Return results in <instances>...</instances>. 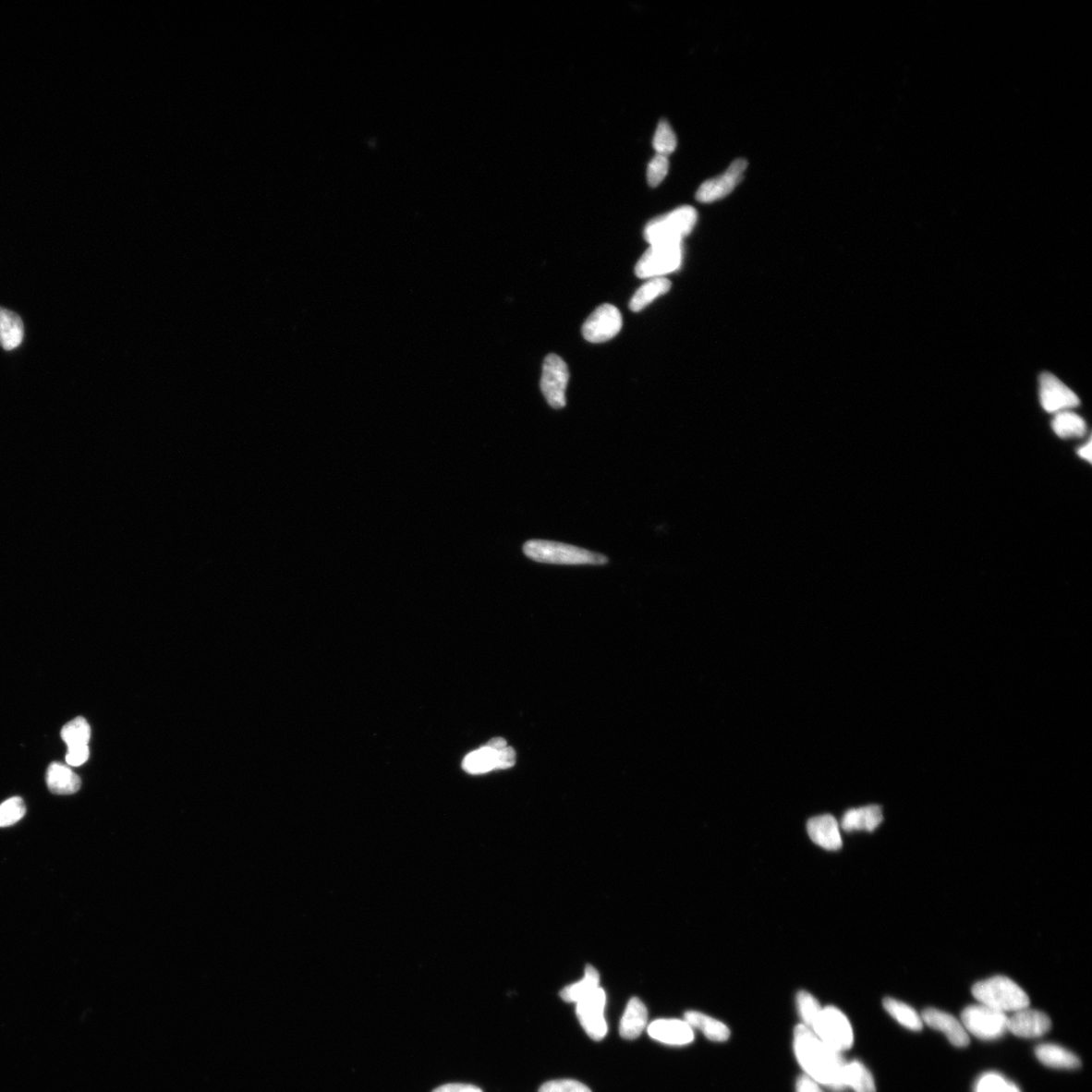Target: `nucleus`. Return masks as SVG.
<instances>
[{"instance_id": "37", "label": "nucleus", "mask_w": 1092, "mask_h": 1092, "mask_svg": "<svg viewBox=\"0 0 1092 1092\" xmlns=\"http://www.w3.org/2000/svg\"><path fill=\"white\" fill-rule=\"evenodd\" d=\"M796 1092H823L815 1079L808 1075H802L796 1083Z\"/></svg>"}, {"instance_id": "23", "label": "nucleus", "mask_w": 1092, "mask_h": 1092, "mask_svg": "<svg viewBox=\"0 0 1092 1092\" xmlns=\"http://www.w3.org/2000/svg\"><path fill=\"white\" fill-rule=\"evenodd\" d=\"M684 1021L711 1041L725 1042L730 1038L731 1031L723 1023L699 1012H687L685 1013Z\"/></svg>"}, {"instance_id": "20", "label": "nucleus", "mask_w": 1092, "mask_h": 1092, "mask_svg": "<svg viewBox=\"0 0 1092 1092\" xmlns=\"http://www.w3.org/2000/svg\"><path fill=\"white\" fill-rule=\"evenodd\" d=\"M46 783L52 794L57 795H70L77 794L81 787V780L78 774L61 763H52L46 774Z\"/></svg>"}, {"instance_id": "6", "label": "nucleus", "mask_w": 1092, "mask_h": 1092, "mask_svg": "<svg viewBox=\"0 0 1092 1092\" xmlns=\"http://www.w3.org/2000/svg\"><path fill=\"white\" fill-rule=\"evenodd\" d=\"M810 1029L824 1044L840 1053L849 1050L854 1044L850 1021L834 1006L822 1009Z\"/></svg>"}, {"instance_id": "35", "label": "nucleus", "mask_w": 1092, "mask_h": 1092, "mask_svg": "<svg viewBox=\"0 0 1092 1092\" xmlns=\"http://www.w3.org/2000/svg\"><path fill=\"white\" fill-rule=\"evenodd\" d=\"M539 1092H592L590 1088L573 1079L549 1081L541 1086Z\"/></svg>"}, {"instance_id": "14", "label": "nucleus", "mask_w": 1092, "mask_h": 1092, "mask_svg": "<svg viewBox=\"0 0 1092 1092\" xmlns=\"http://www.w3.org/2000/svg\"><path fill=\"white\" fill-rule=\"evenodd\" d=\"M1051 1026V1020L1046 1013L1029 1008L1013 1013L1012 1016H1009V1032L1020 1037H1040L1050 1031Z\"/></svg>"}, {"instance_id": "26", "label": "nucleus", "mask_w": 1092, "mask_h": 1092, "mask_svg": "<svg viewBox=\"0 0 1092 1092\" xmlns=\"http://www.w3.org/2000/svg\"><path fill=\"white\" fill-rule=\"evenodd\" d=\"M601 984V977L593 966H587L585 977L579 982L569 985L561 991V998L565 1002L576 1003L595 991Z\"/></svg>"}, {"instance_id": "5", "label": "nucleus", "mask_w": 1092, "mask_h": 1092, "mask_svg": "<svg viewBox=\"0 0 1092 1092\" xmlns=\"http://www.w3.org/2000/svg\"><path fill=\"white\" fill-rule=\"evenodd\" d=\"M1008 1022V1014L981 1003L968 1006L961 1014L966 1032L983 1041L997 1040L1009 1032Z\"/></svg>"}, {"instance_id": "30", "label": "nucleus", "mask_w": 1092, "mask_h": 1092, "mask_svg": "<svg viewBox=\"0 0 1092 1092\" xmlns=\"http://www.w3.org/2000/svg\"><path fill=\"white\" fill-rule=\"evenodd\" d=\"M974 1092H1022L1012 1081L998 1073L982 1074L974 1086Z\"/></svg>"}, {"instance_id": "8", "label": "nucleus", "mask_w": 1092, "mask_h": 1092, "mask_svg": "<svg viewBox=\"0 0 1092 1092\" xmlns=\"http://www.w3.org/2000/svg\"><path fill=\"white\" fill-rule=\"evenodd\" d=\"M567 382H569V369H567L566 363L555 355L546 357L543 362L540 388L546 402L553 409H562L565 406Z\"/></svg>"}, {"instance_id": "18", "label": "nucleus", "mask_w": 1092, "mask_h": 1092, "mask_svg": "<svg viewBox=\"0 0 1092 1092\" xmlns=\"http://www.w3.org/2000/svg\"><path fill=\"white\" fill-rule=\"evenodd\" d=\"M883 811L880 807L868 806L849 809L842 819V829L845 831H866L872 832L883 822Z\"/></svg>"}, {"instance_id": "12", "label": "nucleus", "mask_w": 1092, "mask_h": 1092, "mask_svg": "<svg viewBox=\"0 0 1092 1092\" xmlns=\"http://www.w3.org/2000/svg\"><path fill=\"white\" fill-rule=\"evenodd\" d=\"M516 754L512 747L496 749L488 745L468 754L463 768L469 774H484L494 769H508L516 765Z\"/></svg>"}, {"instance_id": "31", "label": "nucleus", "mask_w": 1092, "mask_h": 1092, "mask_svg": "<svg viewBox=\"0 0 1092 1092\" xmlns=\"http://www.w3.org/2000/svg\"><path fill=\"white\" fill-rule=\"evenodd\" d=\"M27 808L23 798L12 797L0 805V828L14 826L26 816Z\"/></svg>"}, {"instance_id": "15", "label": "nucleus", "mask_w": 1092, "mask_h": 1092, "mask_svg": "<svg viewBox=\"0 0 1092 1092\" xmlns=\"http://www.w3.org/2000/svg\"><path fill=\"white\" fill-rule=\"evenodd\" d=\"M922 1019L924 1024L930 1026L931 1029L945 1034L952 1045L958 1048L969 1045V1034L955 1016L943 1011L927 1009L922 1014Z\"/></svg>"}, {"instance_id": "19", "label": "nucleus", "mask_w": 1092, "mask_h": 1092, "mask_svg": "<svg viewBox=\"0 0 1092 1092\" xmlns=\"http://www.w3.org/2000/svg\"><path fill=\"white\" fill-rule=\"evenodd\" d=\"M648 1016L644 1002L637 998L631 999L620 1022V1036L625 1040H636L646 1030Z\"/></svg>"}, {"instance_id": "33", "label": "nucleus", "mask_w": 1092, "mask_h": 1092, "mask_svg": "<svg viewBox=\"0 0 1092 1092\" xmlns=\"http://www.w3.org/2000/svg\"><path fill=\"white\" fill-rule=\"evenodd\" d=\"M677 147V137L667 121H661L654 138V148L658 154L668 156Z\"/></svg>"}, {"instance_id": "11", "label": "nucleus", "mask_w": 1092, "mask_h": 1092, "mask_svg": "<svg viewBox=\"0 0 1092 1092\" xmlns=\"http://www.w3.org/2000/svg\"><path fill=\"white\" fill-rule=\"evenodd\" d=\"M1040 402L1044 410L1052 414L1072 411L1080 403L1074 391L1048 372L1040 377Z\"/></svg>"}, {"instance_id": "24", "label": "nucleus", "mask_w": 1092, "mask_h": 1092, "mask_svg": "<svg viewBox=\"0 0 1092 1092\" xmlns=\"http://www.w3.org/2000/svg\"><path fill=\"white\" fill-rule=\"evenodd\" d=\"M671 288V282L665 277L650 278L642 285L631 297L629 308L634 312H639L659 297L667 294Z\"/></svg>"}, {"instance_id": "17", "label": "nucleus", "mask_w": 1092, "mask_h": 1092, "mask_svg": "<svg viewBox=\"0 0 1092 1092\" xmlns=\"http://www.w3.org/2000/svg\"><path fill=\"white\" fill-rule=\"evenodd\" d=\"M807 832L811 841L824 850L837 851L842 848L840 826L837 819L831 815L810 819L807 822Z\"/></svg>"}, {"instance_id": "3", "label": "nucleus", "mask_w": 1092, "mask_h": 1092, "mask_svg": "<svg viewBox=\"0 0 1092 1092\" xmlns=\"http://www.w3.org/2000/svg\"><path fill=\"white\" fill-rule=\"evenodd\" d=\"M523 552L534 562L564 565H601L608 563L601 553L592 552L577 546L562 542L529 540L523 546Z\"/></svg>"}, {"instance_id": "1", "label": "nucleus", "mask_w": 1092, "mask_h": 1092, "mask_svg": "<svg viewBox=\"0 0 1092 1092\" xmlns=\"http://www.w3.org/2000/svg\"><path fill=\"white\" fill-rule=\"evenodd\" d=\"M795 1050L798 1062L805 1069L807 1075L815 1079L818 1084L834 1091L847 1088L844 1085L847 1062L840 1052L824 1044L810 1027L805 1025L796 1026Z\"/></svg>"}, {"instance_id": "38", "label": "nucleus", "mask_w": 1092, "mask_h": 1092, "mask_svg": "<svg viewBox=\"0 0 1092 1092\" xmlns=\"http://www.w3.org/2000/svg\"><path fill=\"white\" fill-rule=\"evenodd\" d=\"M433 1092H483V1090L470 1085L449 1084L436 1088Z\"/></svg>"}, {"instance_id": "22", "label": "nucleus", "mask_w": 1092, "mask_h": 1092, "mask_svg": "<svg viewBox=\"0 0 1092 1092\" xmlns=\"http://www.w3.org/2000/svg\"><path fill=\"white\" fill-rule=\"evenodd\" d=\"M24 340V324L18 315L0 307V346L5 350L18 348Z\"/></svg>"}, {"instance_id": "21", "label": "nucleus", "mask_w": 1092, "mask_h": 1092, "mask_svg": "<svg viewBox=\"0 0 1092 1092\" xmlns=\"http://www.w3.org/2000/svg\"><path fill=\"white\" fill-rule=\"evenodd\" d=\"M1036 1056L1042 1064L1055 1069H1077L1080 1059L1067 1049L1056 1044H1042L1036 1048Z\"/></svg>"}, {"instance_id": "32", "label": "nucleus", "mask_w": 1092, "mask_h": 1092, "mask_svg": "<svg viewBox=\"0 0 1092 1092\" xmlns=\"http://www.w3.org/2000/svg\"><path fill=\"white\" fill-rule=\"evenodd\" d=\"M796 1004L798 1013L803 1022L802 1025L811 1027L822 1008L818 1000L807 991H799L796 997Z\"/></svg>"}, {"instance_id": "16", "label": "nucleus", "mask_w": 1092, "mask_h": 1092, "mask_svg": "<svg viewBox=\"0 0 1092 1092\" xmlns=\"http://www.w3.org/2000/svg\"><path fill=\"white\" fill-rule=\"evenodd\" d=\"M651 1038L671 1046L688 1045L694 1040L692 1027L685 1021L657 1020L648 1026Z\"/></svg>"}, {"instance_id": "39", "label": "nucleus", "mask_w": 1092, "mask_h": 1092, "mask_svg": "<svg viewBox=\"0 0 1092 1092\" xmlns=\"http://www.w3.org/2000/svg\"><path fill=\"white\" fill-rule=\"evenodd\" d=\"M1091 445H1092V443L1089 439V441L1085 445L1081 446L1077 452L1078 455L1081 458L1086 459V462H1088V463H1091V455H1092Z\"/></svg>"}, {"instance_id": "10", "label": "nucleus", "mask_w": 1092, "mask_h": 1092, "mask_svg": "<svg viewBox=\"0 0 1092 1092\" xmlns=\"http://www.w3.org/2000/svg\"><path fill=\"white\" fill-rule=\"evenodd\" d=\"M623 328V317L619 309L609 304L598 307L586 320L583 335L591 344H602L614 338Z\"/></svg>"}, {"instance_id": "13", "label": "nucleus", "mask_w": 1092, "mask_h": 1092, "mask_svg": "<svg viewBox=\"0 0 1092 1092\" xmlns=\"http://www.w3.org/2000/svg\"><path fill=\"white\" fill-rule=\"evenodd\" d=\"M746 167L745 159L735 160L723 175L705 181L698 190L696 199L701 202H712L730 195L743 180Z\"/></svg>"}, {"instance_id": "29", "label": "nucleus", "mask_w": 1092, "mask_h": 1092, "mask_svg": "<svg viewBox=\"0 0 1092 1092\" xmlns=\"http://www.w3.org/2000/svg\"><path fill=\"white\" fill-rule=\"evenodd\" d=\"M91 735V726L83 717H77L64 725L61 731L62 740L67 746L89 745Z\"/></svg>"}, {"instance_id": "4", "label": "nucleus", "mask_w": 1092, "mask_h": 1092, "mask_svg": "<svg viewBox=\"0 0 1092 1092\" xmlns=\"http://www.w3.org/2000/svg\"><path fill=\"white\" fill-rule=\"evenodd\" d=\"M698 222V212L684 206L650 221L645 229L649 245H676L688 237Z\"/></svg>"}, {"instance_id": "9", "label": "nucleus", "mask_w": 1092, "mask_h": 1092, "mask_svg": "<svg viewBox=\"0 0 1092 1092\" xmlns=\"http://www.w3.org/2000/svg\"><path fill=\"white\" fill-rule=\"evenodd\" d=\"M605 1006L606 993L601 988L576 1002L577 1019L587 1035L594 1041L603 1040L608 1032L604 1015Z\"/></svg>"}, {"instance_id": "7", "label": "nucleus", "mask_w": 1092, "mask_h": 1092, "mask_svg": "<svg viewBox=\"0 0 1092 1092\" xmlns=\"http://www.w3.org/2000/svg\"><path fill=\"white\" fill-rule=\"evenodd\" d=\"M683 261L682 244L650 245L636 265L639 278L663 277L680 269Z\"/></svg>"}, {"instance_id": "2", "label": "nucleus", "mask_w": 1092, "mask_h": 1092, "mask_svg": "<svg viewBox=\"0 0 1092 1092\" xmlns=\"http://www.w3.org/2000/svg\"><path fill=\"white\" fill-rule=\"evenodd\" d=\"M972 993L979 1003L1004 1013H1013L1030 1006L1029 995L1019 984L1002 976L977 982Z\"/></svg>"}, {"instance_id": "34", "label": "nucleus", "mask_w": 1092, "mask_h": 1092, "mask_svg": "<svg viewBox=\"0 0 1092 1092\" xmlns=\"http://www.w3.org/2000/svg\"><path fill=\"white\" fill-rule=\"evenodd\" d=\"M669 171V160L665 155L657 154L651 159L648 168V180L652 188L658 187L666 178Z\"/></svg>"}, {"instance_id": "36", "label": "nucleus", "mask_w": 1092, "mask_h": 1092, "mask_svg": "<svg viewBox=\"0 0 1092 1092\" xmlns=\"http://www.w3.org/2000/svg\"><path fill=\"white\" fill-rule=\"evenodd\" d=\"M90 758L89 745L68 746L66 757L67 763L72 767H79L87 763Z\"/></svg>"}, {"instance_id": "25", "label": "nucleus", "mask_w": 1092, "mask_h": 1092, "mask_svg": "<svg viewBox=\"0 0 1092 1092\" xmlns=\"http://www.w3.org/2000/svg\"><path fill=\"white\" fill-rule=\"evenodd\" d=\"M884 1009L890 1013L892 1018L901 1024L905 1029L914 1032L923 1030L924 1022L922 1015H919L912 1006L899 1001L894 999H885L883 1001Z\"/></svg>"}, {"instance_id": "28", "label": "nucleus", "mask_w": 1092, "mask_h": 1092, "mask_svg": "<svg viewBox=\"0 0 1092 1092\" xmlns=\"http://www.w3.org/2000/svg\"><path fill=\"white\" fill-rule=\"evenodd\" d=\"M844 1085L855 1092H876L873 1075L860 1062H852L845 1065Z\"/></svg>"}, {"instance_id": "27", "label": "nucleus", "mask_w": 1092, "mask_h": 1092, "mask_svg": "<svg viewBox=\"0 0 1092 1092\" xmlns=\"http://www.w3.org/2000/svg\"><path fill=\"white\" fill-rule=\"evenodd\" d=\"M1052 430L1062 438H1081L1086 436L1087 426L1081 417L1072 411L1055 414Z\"/></svg>"}]
</instances>
